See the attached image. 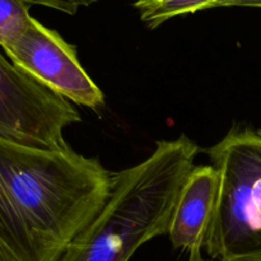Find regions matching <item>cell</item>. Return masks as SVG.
Listing matches in <instances>:
<instances>
[{
	"instance_id": "6da1fadb",
	"label": "cell",
	"mask_w": 261,
	"mask_h": 261,
	"mask_svg": "<svg viewBox=\"0 0 261 261\" xmlns=\"http://www.w3.org/2000/svg\"><path fill=\"white\" fill-rule=\"evenodd\" d=\"M111 185V171L68 143L41 149L0 138V245L15 261H56Z\"/></svg>"
},
{
	"instance_id": "7a4b0ae2",
	"label": "cell",
	"mask_w": 261,
	"mask_h": 261,
	"mask_svg": "<svg viewBox=\"0 0 261 261\" xmlns=\"http://www.w3.org/2000/svg\"><path fill=\"white\" fill-rule=\"evenodd\" d=\"M196 154L198 145L181 134L157 142L138 165L111 172L107 201L56 261H129L145 242L167 234Z\"/></svg>"
},
{
	"instance_id": "3957f363",
	"label": "cell",
	"mask_w": 261,
	"mask_h": 261,
	"mask_svg": "<svg viewBox=\"0 0 261 261\" xmlns=\"http://www.w3.org/2000/svg\"><path fill=\"white\" fill-rule=\"evenodd\" d=\"M205 153L219 176L206 252L219 261H261V129H232Z\"/></svg>"
},
{
	"instance_id": "277c9868",
	"label": "cell",
	"mask_w": 261,
	"mask_h": 261,
	"mask_svg": "<svg viewBox=\"0 0 261 261\" xmlns=\"http://www.w3.org/2000/svg\"><path fill=\"white\" fill-rule=\"evenodd\" d=\"M70 101L0 53V138L41 149L66 144L64 130L81 122Z\"/></svg>"
},
{
	"instance_id": "5b68a950",
	"label": "cell",
	"mask_w": 261,
	"mask_h": 261,
	"mask_svg": "<svg viewBox=\"0 0 261 261\" xmlns=\"http://www.w3.org/2000/svg\"><path fill=\"white\" fill-rule=\"evenodd\" d=\"M5 54L14 65L68 101L92 110L105 105L103 92L82 66L75 46L35 18Z\"/></svg>"
},
{
	"instance_id": "8992f818",
	"label": "cell",
	"mask_w": 261,
	"mask_h": 261,
	"mask_svg": "<svg viewBox=\"0 0 261 261\" xmlns=\"http://www.w3.org/2000/svg\"><path fill=\"white\" fill-rule=\"evenodd\" d=\"M219 176L212 165L191 170L181 188L168 226L175 249L203 250L218 198Z\"/></svg>"
},
{
	"instance_id": "52a82bcc",
	"label": "cell",
	"mask_w": 261,
	"mask_h": 261,
	"mask_svg": "<svg viewBox=\"0 0 261 261\" xmlns=\"http://www.w3.org/2000/svg\"><path fill=\"white\" fill-rule=\"evenodd\" d=\"M229 0H135L134 8L143 23L157 28L168 19L211 8L228 7Z\"/></svg>"
},
{
	"instance_id": "ba28073f",
	"label": "cell",
	"mask_w": 261,
	"mask_h": 261,
	"mask_svg": "<svg viewBox=\"0 0 261 261\" xmlns=\"http://www.w3.org/2000/svg\"><path fill=\"white\" fill-rule=\"evenodd\" d=\"M30 7L22 0H0V47L12 48L27 31L31 19Z\"/></svg>"
},
{
	"instance_id": "9c48e42d",
	"label": "cell",
	"mask_w": 261,
	"mask_h": 261,
	"mask_svg": "<svg viewBox=\"0 0 261 261\" xmlns=\"http://www.w3.org/2000/svg\"><path fill=\"white\" fill-rule=\"evenodd\" d=\"M28 5H42L65 14H75L81 8L89 7L98 0H22Z\"/></svg>"
},
{
	"instance_id": "30bf717a",
	"label": "cell",
	"mask_w": 261,
	"mask_h": 261,
	"mask_svg": "<svg viewBox=\"0 0 261 261\" xmlns=\"http://www.w3.org/2000/svg\"><path fill=\"white\" fill-rule=\"evenodd\" d=\"M228 7L261 8V0H229Z\"/></svg>"
},
{
	"instance_id": "8fae6325",
	"label": "cell",
	"mask_w": 261,
	"mask_h": 261,
	"mask_svg": "<svg viewBox=\"0 0 261 261\" xmlns=\"http://www.w3.org/2000/svg\"><path fill=\"white\" fill-rule=\"evenodd\" d=\"M188 261H206L203 259V255H201V250H194V251L190 252V256H189Z\"/></svg>"
},
{
	"instance_id": "7c38bea8",
	"label": "cell",
	"mask_w": 261,
	"mask_h": 261,
	"mask_svg": "<svg viewBox=\"0 0 261 261\" xmlns=\"http://www.w3.org/2000/svg\"><path fill=\"white\" fill-rule=\"evenodd\" d=\"M0 261H15L14 257L0 245Z\"/></svg>"
}]
</instances>
